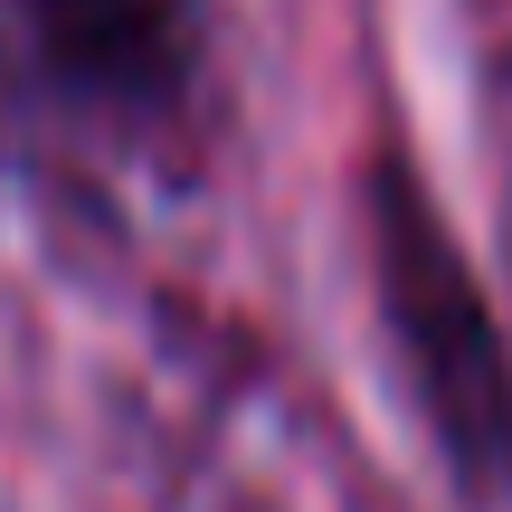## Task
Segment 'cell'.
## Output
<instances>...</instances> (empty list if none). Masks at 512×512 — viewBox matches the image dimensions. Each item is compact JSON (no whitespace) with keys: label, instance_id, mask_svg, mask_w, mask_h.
I'll list each match as a JSON object with an SVG mask.
<instances>
[{"label":"cell","instance_id":"cell-1","mask_svg":"<svg viewBox=\"0 0 512 512\" xmlns=\"http://www.w3.org/2000/svg\"><path fill=\"white\" fill-rule=\"evenodd\" d=\"M380 275H389V323L408 342V370H418V399L437 418L446 456L465 465V484H503L512 475V380H503L494 323H484L446 228L427 219V200L399 171L380 181Z\"/></svg>","mask_w":512,"mask_h":512}]
</instances>
